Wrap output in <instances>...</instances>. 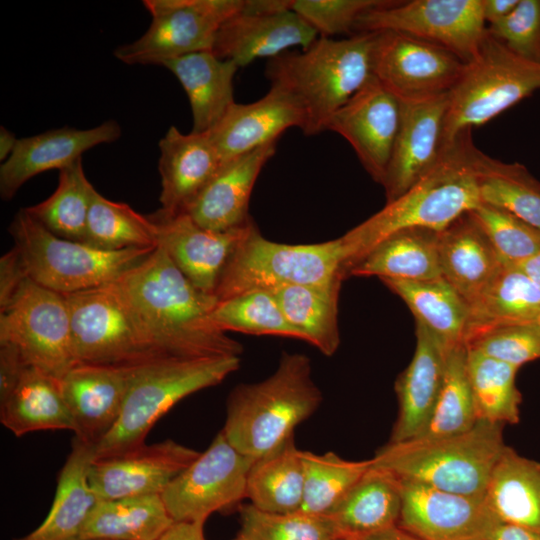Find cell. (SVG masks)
Segmentation results:
<instances>
[{
	"label": "cell",
	"mask_w": 540,
	"mask_h": 540,
	"mask_svg": "<svg viewBox=\"0 0 540 540\" xmlns=\"http://www.w3.org/2000/svg\"><path fill=\"white\" fill-rule=\"evenodd\" d=\"M159 148V211L167 215L186 212L225 161L208 132L185 134L170 126Z\"/></svg>",
	"instance_id": "cell-23"
},
{
	"label": "cell",
	"mask_w": 540,
	"mask_h": 540,
	"mask_svg": "<svg viewBox=\"0 0 540 540\" xmlns=\"http://www.w3.org/2000/svg\"><path fill=\"white\" fill-rule=\"evenodd\" d=\"M538 324L540 325V319H539V321H538Z\"/></svg>",
	"instance_id": "cell-62"
},
{
	"label": "cell",
	"mask_w": 540,
	"mask_h": 540,
	"mask_svg": "<svg viewBox=\"0 0 540 540\" xmlns=\"http://www.w3.org/2000/svg\"><path fill=\"white\" fill-rule=\"evenodd\" d=\"M486 28L513 54L540 64V0H519L508 16Z\"/></svg>",
	"instance_id": "cell-51"
},
{
	"label": "cell",
	"mask_w": 540,
	"mask_h": 540,
	"mask_svg": "<svg viewBox=\"0 0 540 540\" xmlns=\"http://www.w3.org/2000/svg\"><path fill=\"white\" fill-rule=\"evenodd\" d=\"M519 368L467 348V371L478 420L501 424L520 421Z\"/></svg>",
	"instance_id": "cell-42"
},
{
	"label": "cell",
	"mask_w": 540,
	"mask_h": 540,
	"mask_svg": "<svg viewBox=\"0 0 540 540\" xmlns=\"http://www.w3.org/2000/svg\"><path fill=\"white\" fill-rule=\"evenodd\" d=\"M342 280L327 285H286L271 291L301 340L332 356L340 344L338 299Z\"/></svg>",
	"instance_id": "cell-39"
},
{
	"label": "cell",
	"mask_w": 540,
	"mask_h": 540,
	"mask_svg": "<svg viewBox=\"0 0 540 540\" xmlns=\"http://www.w3.org/2000/svg\"><path fill=\"white\" fill-rule=\"evenodd\" d=\"M302 512L328 516L350 488L371 468L372 459L352 461L334 452L303 451Z\"/></svg>",
	"instance_id": "cell-45"
},
{
	"label": "cell",
	"mask_w": 540,
	"mask_h": 540,
	"mask_svg": "<svg viewBox=\"0 0 540 540\" xmlns=\"http://www.w3.org/2000/svg\"><path fill=\"white\" fill-rule=\"evenodd\" d=\"M157 226V246L204 293L214 295L219 278L237 246L256 226L245 224L223 231L206 229L186 213L150 216Z\"/></svg>",
	"instance_id": "cell-19"
},
{
	"label": "cell",
	"mask_w": 540,
	"mask_h": 540,
	"mask_svg": "<svg viewBox=\"0 0 540 540\" xmlns=\"http://www.w3.org/2000/svg\"><path fill=\"white\" fill-rule=\"evenodd\" d=\"M449 93L401 102V120L382 183L386 203L399 198L439 161Z\"/></svg>",
	"instance_id": "cell-20"
},
{
	"label": "cell",
	"mask_w": 540,
	"mask_h": 540,
	"mask_svg": "<svg viewBox=\"0 0 540 540\" xmlns=\"http://www.w3.org/2000/svg\"><path fill=\"white\" fill-rule=\"evenodd\" d=\"M464 66L440 45L396 31L376 32L373 75L400 101L449 93Z\"/></svg>",
	"instance_id": "cell-15"
},
{
	"label": "cell",
	"mask_w": 540,
	"mask_h": 540,
	"mask_svg": "<svg viewBox=\"0 0 540 540\" xmlns=\"http://www.w3.org/2000/svg\"><path fill=\"white\" fill-rule=\"evenodd\" d=\"M400 120V100L373 76L333 114L327 130L345 138L366 172L382 185Z\"/></svg>",
	"instance_id": "cell-17"
},
{
	"label": "cell",
	"mask_w": 540,
	"mask_h": 540,
	"mask_svg": "<svg viewBox=\"0 0 540 540\" xmlns=\"http://www.w3.org/2000/svg\"><path fill=\"white\" fill-rule=\"evenodd\" d=\"M439 232L425 228L397 231L351 266L346 276L412 281L442 277L438 255Z\"/></svg>",
	"instance_id": "cell-34"
},
{
	"label": "cell",
	"mask_w": 540,
	"mask_h": 540,
	"mask_svg": "<svg viewBox=\"0 0 540 540\" xmlns=\"http://www.w3.org/2000/svg\"><path fill=\"white\" fill-rule=\"evenodd\" d=\"M469 349L520 368L540 359V325H511L486 330L465 343Z\"/></svg>",
	"instance_id": "cell-49"
},
{
	"label": "cell",
	"mask_w": 540,
	"mask_h": 540,
	"mask_svg": "<svg viewBox=\"0 0 540 540\" xmlns=\"http://www.w3.org/2000/svg\"><path fill=\"white\" fill-rule=\"evenodd\" d=\"M469 213L503 264L517 266L540 251V230L517 216L484 203Z\"/></svg>",
	"instance_id": "cell-48"
},
{
	"label": "cell",
	"mask_w": 540,
	"mask_h": 540,
	"mask_svg": "<svg viewBox=\"0 0 540 540\" xmlns=\"http://www.w3.org/2000/svg\"><path fill=\"white\" fill-rule=\"evenodd\" d=\"M9 232L28 279L61 294L117 281L155 248L106 251L56 236L21 209Z\"/></svg>",
	"instance_id": "cell-7"
},
{
	"label": "cell",
	"mask_w": 540,
	"mask_h": 540,
	"mask_svg": "<svg viewBox=\"0 0 540 540\" xmlns=\"http://www.w3.org/2000/svg\"><path fill=\"white\" fill-rule=\"evenodd\" d=\"M26 279L19 254L13 247L0 259V308L11 301Z\"/></svg>",
	"instance_id": "cell-52"
},
{
	"label": "cell",
	"mask_w": 540,
	"mask_h": 540,
	"mask_svg": "<svg viewBox=\"0 0 540 540\" xmlns=\"http://www.w3.org/2000/svg\"><path fill=\"white\" fill-rule=\"evenodd\" d=\"M356 540H421L399 525H393L388 528L362 536Z\"/></svg>",
	"instance_id": "cell-57"
},
{
	"label": "cell",
	"mask_w": 540,
	"mask_h": 540,
	"mask_svg": "<svg viewBox=\"0 0 540 540\" xmlns=\"http://www.w3.org/2000/svg\"><path fill=\"white\" fill-rule=\"evenodd\" d=\"M157 226L126 203L94 193L84 243L106 251L156 248Z\"/></svg>",
	"instance_id": "cell-43"
},
{
	"label": "cell",
	"mask_w": 540,
	"mask_h": 540,
	"mask_svg": "<svg viewBox=\"0 0 540 540\" xmlns=\"http://www.w3.org/2000/svg\"><path fill=\"white\" fill-rule=\"evenodd\" d=\"M254 460L235 449L219 431L161 494L174 522H206L212 513L246 498Z\"/></svg>",
	"instance_id": "cell-14"
},
{
	"label": "cell",
	"mask_w": 540,
	"mask_h": 540,
	"mask_svg": "<svg viewBox=\"0 0 540 540\" xmlns=\"http://www.w3.org/2000/svg\"><path fill=\"white\" fill-rule=\"evenodd\" d=\"M0 422L15 436L77 427L64 399L60 381L28 366L12 392L0 401Z\"/></svg>",
	"instance_id": "cell-31"
},
{
	"label": "cell",
	"mask_w": 540,
	"mask_h": 540,
	"mask_svg": "<svg viewBox=\"0 0 540 540\" xmlns=\"http://www.w3.org/2000/svg\"><path fill=\"white\" fill-rule=\"evenodd\" d=\"M519 0H483V17L485 23L495 24L508 16Z\"/></svg>",
	"instance_id": "cell-55"
},
{
	"label": "cell",
	"mask_w": 540,
	"mask_h": 540,
	"mask_svg": "<svg viewBox=\"0 0 540 540\" xmlns=\"http://www.w3.org/2000/svg\"><path fill=\"white\" fill-rule=\"evenodd\" d=\"M65 298L77 363L134 367L163 359L114 283Z\"/></svg>",
	"instance_id": "cell-10"
},
{
	"label": "cell",
	"mask_w": 540,
	"mask_h": 540,
	"mask_svg": "<svg viewBox=\"0 0 540 540\" xmlns=\"http://www.w3.org/2000/svg\"><path fill=\"white\" fill-rule=\"evenodd\" d=\"M318 33L293 10L276 13L239 12L220 27L212 48L239 68L257 58H274L294 46L308 47Z\"/></svg>",
	"instance_id": "cell-22"
},
{
	"label": "cell",
	"mask_w": 540,
	"mask_h": 540,
	"mask_svg": "<svg viewBox=\"0 0 540 540\" xmlns=\"http://www.w3.org/2000/svg\"><path fill=\"white\" fill-rule=\"evenodd\" d=\"M0 344L15 347L30 366L62 378L77 364L65 295L26 279L0 308Z\"/></svg>",
	"instance_id": "cell-11"
},
{
	"label": "cell",
	"mask_w": 540,
	"mask_h": 540,
	"mask_svg": "<svg viewBox=\"0 0 540 540\" xmlns=\"http://www.w3.org/2000/svg\"><path fill=\"white\" fill-rule=\"evenodd\" d=\"M304 497L303 451L294 436L257 458L249 470L246 498L255 508L271 513L301 510Z\"/></svg>",
	"instance_id": "cell-37"
},
{
	"label": "cell",
	"mask_w": 540,
	"mask_h": 540,
	"mask_svg": "<svg viewBox=\"0 0 540 540\" xmlns=\"http://www.w3.org/2000/svg\"><path fill=\"white\" fill-rule=\"evenodd\" d=\"M95 191L84 173L81 158L59 171L58 185L52 195L25 210L56 236L84 242Z\"/></svg>",
	"instance_id": "cell-41"
},
{
	"label": "cell",
	"mask_w": 540,
	"mask_h": 540,
	"mask_svg": "<svg viewBox=\"0 0 540 540\" xmlns=\"http://www.w3.org/2000/svg\"><path fill=\"white\" fill-rule=\"evenodd\" d=\"M540 90V64L508 50L487 28L477 55L449 92L442 148Z\"/></svg>",
	"instance_id": "cell-8"
},
{
	"label": "cell",
	"mask_w": 540,
	"mask_h": 540,
	"mask_svg": "<svg viewBox=\"0 0 540 540\" xmlns=\"http://www.w3.org/2000/svg\"><path fill=\"white\" fill-rule=\"evenodd\" d=\"M162 66L178 79L188 97L193 132L210 131L235 103L233 79L239 67L212 51L188 54Z\"/></svg>",
	"instance_id": "cell-30"
},
{
	"label": "cell",
	"mask_w": 540,
	"mask_h": 540,
	"mask_svg": "<svg viewBox=\"0 0 540 540\" xmlns=\"http://www.w3.org/2000/svg\"><path fill=\"white\" fill-rule=\"evenodd\" d=\"M335 540H350V539H347V538H337Z\"/></svg>",
	"instance_id": "cell-60"
},
{
	"label": "cell",
	"mask_w": 540,
	"mask_h": 540,
	"mask_svg": "<svg viewBox=\"0 0 540 540\" xmlns=\"http://www.w3.org/2000/svg\"><path fill=\"white\" fill-rule=\"evenodd\" d=\"M120 136L118 123L106 121L90 129L63 127L18 139L13 153L0 166L1 198L12 199L32 177L51 169L60 171L81 159L85 151Z\"/></svg>",
	"instance_id": "cell-21"
},
{
	"label": "cell",
	"mask_w": 540,
	"mask_h": 540,
	"mask_svg": "<svg viewBox=\"0 0 540 540\" xmlns=\"http://www.w3.org/2000/svg\"><path fill=\"white\" fill-rule=\"evenodd\" d=\"M28 366L15 347L0 344V401L12 392Z\"/></svg>",
	"instance_id": "cell-53"
},
{
	"label": "cell",
	"mask_w": 540,
	"mask_h": 540,
	"mask_svg": "<svg viewBox=\"0 0 540 540\" xmlns=\"http://www.w3.org/2000/svg\"><path fill=\"white\" fill-rule=\"evenodd\" d=\"M478 421L467 371V347L458 344L447 350L439 396L425 431L417 438L460 434Z\"/></svg>",
	"instance_id": "cell-44"
},
{
	"label": "cell",
	"mask_w": 540,
	"mask_h": 540,
	"mask_svg": "<svg viewBox=\"0 0 540 540\" xmlns=\"http://www.w3.org/2000/svg\"><path fill=\"white\" fill-rule=\"evenodd\" d=\"M471 157L481 203L503 209L540 230V181L522 164L494 159L475 145Z\"/></svg>",
	"instance_id": "cell-40"
},
{
	"label": "cell",
	"mask_w": 540,
	"mask_h": 540,
	"mask_svg": "<svg viewBox=\"0 0 540 540\" xmlns=\"http://www.w3.org/2000/svg\"><path fill=\"white\" fill-rule=\"evenodd\" d=\"M400 511L401 490L398 478L372 465L328 517L341 538L356 540L397 525Z\"/></svg>",
	"instance_id": "cell-33"
},
{
	"label": "cell",
	"mask_w": 540,
	"mask_h": 540,
	"mask_svg": "<svg viewBox=\"0 0 540 540\" xmlns=\"http://www.w3.org/2000/svg\"><path fill=\"white\" fill-rule=\"evenodd\" d=\"M375 38L376 32L339 40L319 36L299 52L286 51L269 59L265 75L271 86L295 101L305 135L327 130L333 114L374 76Z\"/></svg>",
	"instance_id": "cell-3"
},
{
	"label": "cell",
	"mask_w": 540,
	"mask_h": 540,
	"mask_svg": "<svg viewBox=\"0 0 540 540\" xmlns=\"http://www.w3.org/2000/svg\"><path fill=\"white\" fill-rule=\"evenodd\" d=\"M302 126L303 116L295 101L282 89L270 86L255 102H235L208 133L226 162L277 142L290 127Z\"/></svg>",
	"instance_id": "cell-26"
},
{
	"label": "cell",
	"mask_w": 540,
	"mask_h": 540,
	"mask_svg": "<svg viewBox=\"0 0 540 540\" xmlns=\"http://www.w3.org/2000/svg\"><path fill=\"white\" fill-rule=\"evenodd\" d=\"M504 424L478 420L466 432L387 443L372 459L374 467L401 480L472 496H484L506 444Z\"/></svg>",
	"instance_id": "cell-5"
},
{
	"label": "cell",
	"mask_w": 540,
	"mask_h": 540,
	"mask_svg": "<svg viewBox=\"0 0 540 540\" xmlns=\"http://www.w3.org/2000/svg\"><path fill=\"white\" fill-rule=\"evenodd\" d=\"M322 393L305 354L284 352L266 379L236 386L229 394L222 432L242 454L257 459L294 436L320 406Z\"/></svg>",
	"instance_id": "cell-4"
},
{
	"label": "cell",
	"mask_w": 540,
	"mask_h": 540,
	"mask_svg": "<svg viewBox=\"0 0 540 540\" xmlns=\"http://www.w3.org/2000/svg\"><path fill=\"white\" fill-rule=\"evenodd\" d=\"M276 144H267L224 162L186 213L200 226L215 231L248 222L251 219L248 205L253 187L262 168L275 154Z\"/></svg>",
	"instance_id": "cell-27"
},
{
	"label": "cell",
	"mask_w": 540,
	"mask_h": 540,
	"mask_svg": "<svg viewBox=\"0 0 540 540\" xmlns=\"http://www.w3.org/2000/svg\"><path fill=\"white\" fill-rule=\"evenodd\" d=\"M95 444L77 437L60 470L48 515L29 534L15 540H77L99 498L91 487L89 469Z\"/></svg>",
	"instance_id": "cell-28"
},
{
	"label": "cell",
	"mask_w": 540,
	"mask_h": 540,
	"mask_svg": "<svg viewBox=\"0 0 540 540\" xmlns=\"http://www.w3.org/2000/svg\"><path fill=\"white\" fill-rule=\"evenodd\" d=\"M205 522H174L158 540H206Z\"/></svg>",
	"instance_id": "cell-54"
},
{
	"label": "cell",
	"mask_w": 540,
	"mask_h": 540,
	"mask_svg": "<svg viewBox=\"0 0 540 540\" xmlns=\"http://www.w3.org/2000/svg\"><path fill=\"white\" fill-rule=\"evenodd\" d=\"M114 284L161 358L240 357L242 345L210 320L216 296L195 287L159 246Z\"/></svg>",
	"instance_id": "cell-1"
},
{
	"label": "cell",
	"mask_w": 540,
	"mask_h": 540,
	"mask_svg": "<svg viewBox=\"0 0 540 540\" xmlns=\"http://www.w3.org/2000/svg\"><path fill=\"white\" fill-rule=\"evenodd\" d=\"M484 497L501 523L540 532V462L506 445Z\"/></svg>",
	"instance_id": "cell-35"
},
{
	"label": "cell",
	"mask_w": 540,
	"mask_h": 540,
	"mask_svg": "<svg viewBox=\"0 0 540 540\" xmlns=\"http://www.w3.org/2000/svg\"><path fill=\"white\" fill-rule=\"evenodd\" d=\"M399 480L397 525L421 540H490L501 524L484 496H472Z\"/></svg>",
	"instance_id": "cell-16"
},
{
	"label": "cell",
	"mask_w": 540,
	"mask_h": 540,
	"mask_svg": "<svg viewBox=\"0 0 540 540\" xmlns=\"http://www.w3.org/2000/svg\"><path fill=\"white\" fill-rule=\"evenodd\" d=\"M390 0H293L292 10L301 16L319 36L350 33L358 18Z\"/></svg>",
	"instance_id": "cell-50"
},
{
	"label": "cell",
	"mask_w": 540,
	"mask_h": 540,
	"mask_svg": "<svg viewBox=\"0 0 540 540\" xmlns=\"http://www.w3.org/2000/svg\"><path fill=\"white\" fill-rule=\"evenodd\" d=\"M200 452L171 439L94 459L89 481L99 500L161 495Z\"/></svg>",
	"instance_id": "cell-18"
},
{
	"label": "cell",
	"mask_w": 540,
	"mask_h": 540,
	"mask_svg": "<svg viewBox=\"0 0 540 540\" xmlns=\"http://www.w3.org/2000/svg\"><path fill=\"white\" fill-rule=\"evenodd\" d=\"M85 540H108V539H85Z\"/></svg>",
	"instance_id": "cell-61"
},
{
	"label": "cell",
	"mask_w": 540,
	"mask_h": 540,
	"mask_svg": "<svg viewBox=\"0 0 540 540\" xmlns=\"http://www.w3.org/2000/svg\"><path fill=\"white\" fill-rule=\"evenodd\" d=\"M234 540H239L237 537Z\"/></svg>",
	"instance_id": "cell-63"
},
{
	"label": "cell",
	"mask_w": 540,
	"mask_h": 540,
	"mask_svg": "<svg viewBox=\"0 0 540 540\" xmlns=\"http://www.w3.org/2000/svg\"><path fill=\"white\" fill-rule=\"evenodd\" d=\"M380 280L406 303L415 320L429 329L447 350L465 344L469 305L443 277L422 281Z\"/></svg>",
	"instance_id": "cell-36"
},
{
	"label": "cell",
	"mask_w": 540,
	"mask_h": 540,
	"mask_svg": "<svg viewBox=\"0 0 540 540\" xmlns=\"http://www.w3.org/2000/svg\"><path fill=\"white\" fill-rule=\"evenodd\" d=\"M341 238L285 244L264 238L255 226L229 258L216 287L218 301L253 289L327 285L345 277Z\"/></svg>",
	"instance_id": "cell-9"
},
{
	"label": "cell",
	"mask_w": 540,
	"mask_h": 540,
	"mask_svg": "<svg viewBox=\"0 0 540 540\" xmlns=\"http://www.w3.org/2000/svg\"><path fill=\"white\" fill-rule=\"evenodd\" d=\"M517 267L540 289V251Z\"/></svg>",
	"instance_id": "cell-58"
},
{
	"label": "cell",
	"mask_w": 540,
	"mask_h": 540,
	"mask_svg": "<svg viewBox=\"0 0 540 540\" xmlns=\"http://www.w3.org/2000/svg\"><path fill=\"white\" fill-rule=\"evenodd\" d=\"M354 31L408 34L440 45L468 63L486 31L483 0L393 1L362 14Z\"/></svg>",
	"instance_id": "cell-13"
},
{
	"label": "cell",
	"mask_w": 540,
	"mask_h": 540,
	"mask_svg": "<svg viewBox=\"0 0 540 540\" xmlns=\"http://www.w3.org/2000/svg\"><path fill=\"white\" fill-rule=\"evenodd\" d=\"M539 319L540 289L517 266L503 264L469 304L464 343L492 328Z\"/></svg>",
	"instance_id": "cell-32"
},
{
	"label": "cell",
	"mask_w": 540,
	"mask_h": 540,
	"mask_svg": "<svg viewBox=\"0 0 540 540\" xmlns=\"http://www.w3.org/2000/svg\"><path fill=\"white\" fill-rule=\"evenodd\" d=\"M18 139L8 129L1 126L0 128V159L1 161L7 160L13 153Z\"/></svg>",
	"instance_id": "cell-59"
},
{
	"label": "cell",
	"mask_w": 540,
	"mask_h": 540,
	"mask_svg": "<svg viewBox=\"0 0 540 540\" xmlns=\"http://www.w3.org/2000/svg\"><path fill=\"white\" fill-rule=\"evenodd\" d=\"M446 353L442 342L416 321L412 360L395 382L398 413L389 443L412 440L425 431L442 386Z\"/></svg>",
	"instance_id": "cell-25"
},
{
	"label": "cell",
	"mask_w": 540,
	"mask_h": 540,
	"mask_svg": "<svg viewBox=\"0 0 540 540\" xmlns=\"http://www.w3.org/2000/svg\"><path fill=\"white\" fill-rule=\"evenodd\" d=\"M239 540H335L341 538L328 516L261 511L253 505L240 508Z\"/></svg>",
	"instance_id": "cell-47"
},
{
	"label": "cell",
	"mask_w": 540,
	"mask_h": 540,
	"mask_svg": "<svg viewBox=\"0 0 540 540\" xmlns=\"http://www.w3.org/2000/svg\"><path fill=\"white\" fill-rule=\"evenodd\" d=\"M173 523L161 495L99 500L77 540H158Z\"/></svg>",
	"instance_id": "cell-38"
},
{
	"label": "cell",
	"mask_w": 540,
	"mask_h": 540,
	"mask_svg": "<svg viewBox=\"0 0 540 540\" xmlns=\"http://www.w3.org/2000/svg\"><path fill=\"white\" fill-rule=\"evenodd\" d=\"M219 330L250 335H274L301 340L298 331L288 322L274 294L253 289L218 301L210 314Z\"/></svg>",
	"instance_id": "cell-46"
},
{
	"label": "cell",
	"mask_w": 540,
	"mask_h": 540,
	"mask_svg": "<svg viewBox=\"0 0 540 540\" xmlns=\"http://www.w3.org/2000/svg\"><path fill=\"white\" fill-rule=\"evenodd\" d=\"M240 366V357L160 359L130 368L121 414L95 445V459L145 444L155 423L176 403L221 383Z\"/></svg>",
	"instance_id": "cell-6"
},
{
	"label": "cell",
	"mask_w": 540,
	"mask_h": 540,
	"mask_svg": "<svg viewBox=\"0 0 540 540\" xmlns=\"http://www.w3.org/2000/svg\"><path fill=\"white\" fill-rule=\"evenodd\" d=\"M490 540H540V532L501 523Z\"/></svg>",
	"instance_id": "cell-56"
},
{
	"label": "cell",
	"mask_w": 540,
	"mask_h": 540,
	"mask_svg": "<svg viewBox=\"0 0 540 540\" xmlns=\"http://www.w3.org/2000/svg\"><path fill=\"white\" fill-rule=\"evenodd\" d=\"M245 0H145L152 15L147 31L119 46L115 57L129 65H163L202 51H212L224 22L243 10Z\"/></svg>",
	"instance_id": "cell-12"
},
{
	"label": "cell",
	"mask_w": 540,
	"mask_h": 540,
	"mask_svg": "<svg viewBox=\"0 0 540 540\" xmlns=\"http://www.w3.org/2000/svg\"><path fill=\"white\" fill-rule=\"evenodd\" d=\"M131 367L75 364L59 379L75 421V437L97 444L116 424Z\"/></svg>",
	"instance_id": "cell-24"
},
{
	"label": "cell",
	"mask_w": 540,
	"mask_h": 540,
	"mask_svg": "<svg viewBox=\"0 0 540 540\" xmlns=\"http://www.w3.org/2000/svg\"><path fill=\"white\" fill-rule=\"evenodd\" d=\"M438 255L442 277L468 305L503 265L469 212L439 232Z\"/></svg>",
	"instance_id": "cell-29"
},
{
	"label": "cell",
	"mask_w": 540,
	"mask_h": 540,
	"mask_svg": "<svg viewBox=\"0 0 540 540\" xmlns=\"http://www.w3.org/2000/svg\"><path fill=\"white\" fill-rule=\"evenodd\" d=\"M471 132L442 148L437 164L399 198L341 236L347 270L389 235L408 228L441 232L480 203Z\"/></svg>",
	"instance_id": "cell-2"
}]
</instances>
